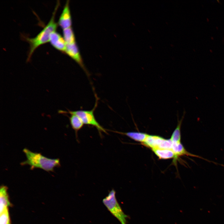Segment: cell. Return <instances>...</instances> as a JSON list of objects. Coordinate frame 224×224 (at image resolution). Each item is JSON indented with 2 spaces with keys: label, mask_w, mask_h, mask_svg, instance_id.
<instances>
[{
  "label": "cell",
  "mask_w": 224,
  "mask_h": 224,
  "mask_svg": "<svg viewBox=\"0 0 224 224\" xmlns=\"http://www.w3.org/2000/svg\"><path fill=\"white\" fill-rule=\"evenodd\" d=\"M23 151L26 157V160L21 163L22 166L28 165L30 169L40 168L48 172L54 171L55 167L60 166L59 159H51L47 158L40 153L35 152L25 148Z\"/></svg>",
  "instance_id": "1"
},
{
  "label": "cell",
  "mask_w": 224,
  "mask_h": 224,
  "mask_svg": "<svg viewBox=\"0 0 224 224\" xmlns=\"http://www.w3.org/2000/svg\"><path fill=\"white\" fill-rule=\"evenodd\" d=\"M59 5V2L57 3L48 23L35 37L32 38L28 37L25 38L26 40L30 45L27 61L30 60L32 55L38 47L49 42L51 34L56 31L58 24L55 21V16Z\"/></svg>",
  "instance_id": "2"
},
{
  "label": "cell",
  "mask_w": 224,
  "mask_h": 224,
  "mask_svg": "<svg viewBox=\"0 0 224 224\" xmlns=\"http://www.w3.org/2000/svg\"><path fill=\"white\" fill-rule=\"evenodd\" d=\"M97 100L94 107L91 110L71 111L68 110V111L59 110L58 113L63 114H69L76 115L81 119L84 124L95 127L99 131L100 135L102 132L107 134V133L106 130L97 122L94 114V111L97 105Z\"/></svg>",
  "instance_id": "3"
},
{
  "label": "cell",
  "mask_w": 224,
  "mask_h": 224,
  "mask_svg": "<svg viewBox=\"0 0 224 224\" xmlns=\"http://www.w3.org/2000/svg\"><path fill=\"white\" fill-rule=\"evenodd\" d=\"M115 191L112 189L108 195L102 200L103 203L112 214L115 217L121 224H126L128 216L123 211L115 196Z\"/></svg>",
  "instance_id": "4"
},
{
  "label": "cell",
  "mask_w": 224,
  "mask_h": 224,
  "mask_svg": "<svg viewBox=\"0 0 224 224\" xmlns=\"http://www.w3.org/2000/svg\"><path fill=\"white\" fill-rule=\"evenodd\" d=\"M65 53L74 60L84 70L87 75H89L88 72L83 63L76 42L67 44Z\"/></svg>",
  "instance_id": "5"
},
{
  "label": "cell",
  "mask_w": 224,
  "mask_h": 224,
  "mask_svg": "<svg viewBox=\"0 0 224 224\" xmlns=\"http://www.w3.org/2000/svg\"><path fill=\"white\" fill-rule=\"evenodd\" d=\"M69 3V1H67L64 7L58 22V24L63 30L71 27L72 25Z\"/></svg>",
  "instance_id": "6"
},
{
  "label": "cell",
  "mask_w": 224,
  "mask_h": 224,
  "mask_svg": "<svg viewBox=\"0 0 224 224\" xmlns=\"http://www.w3.org/2000/svg\"><path fill=\"white\" fill-rule=\"evenodd\" d=\"M49 42L55 49L62 52H65L67 44L63 37L56 31L51 34Z\"/></svg>",
  "instance_id": "7"
},
{
  "label": "cell",
  "mask_w": 224,
  "mask_h": 224,
  "mask_svg": "<svg viewBox=\"0 0 224 224\" xmlns=\"http://www.w3.org/2000/svg\"><path fill=\"white\" fill-rule=\"evenodd\" d=\"M12 206L8 193V187L2 185L0 188V212Z\"/></svg>",
  "instance_id": "8"
},
{
  "label": "cell",
  "mask_w": 224,
  "mask_h": 224,
  "mask_svg": "<svg viewBox=\"0 0 224 224\" xmlns=\"http://www.w3.org/2000/svg\"><path fill=\"white\" fill-rule=\"evenodd\" d=\"M163 139L159 136L149 134L142 144L152 149L157 148Z\"/></svg>",
  "instance_id": "9"
},
{
  "label": "cell",
  "mask_w": 224,
  "mask_h": 224,
  "mask_svg": "<svg viewBox=\"0 0 224 224\" xmlns=\"http://www.w3.org/2000/svg\"><path fill=\"white\" fill-rule=\"evenodd\" d=\"M115 133L126 135L135 141L143 143L149 134L145 133L137 132H122L111 131Z\"/></svg>",
  "instance_id": "10"
},
{
  "label": "cell",
  "mask_w": 224,
  "mask_h": 224,
  "mask_svg": "<svg viewBox=\"0 0 224 224\" xmlns=\"http://www.w3.org/2000/svg\"><path fill=\"white\" fill-rule=\"evenodd\" d=\"M155 154L160 159H168L175 158L173 152L170 149L158 148L152 149Z\"/></svg>",
  "instance_id": "11"
},
{
  "label": "cell",
  "mask_w": 224,
  "mask_h": 224,
  "mask_svg": "<svg viewBox=\"0 0 224 224\" xmlns=\"http://www.w3.org/2000/svg\"><path fill=\"white\" fill-rule=\"evenodd\" d=\"M69 117L70 123L72 128L75 131L76 135H77L79 130L83 127L84 124L81 119L77 116L70 114Z\"/></svg>",
  "instance_id": "12"
},
{
  "label": "cell",
  "mask_w": 224,
  "mask_h": 224,
  "mask_svg": "<svg viewBox=\"0 0 224 224\" xmlns=\"http://www.w3.org/2000/svg\"><path fill=\"white\" fill-rule=\"evenodd\" d=\"M185 113V111H184L183 115L181 119L180 120L178 119L177 126L173 132L170 138L173 142H181V127L182 121L184 117Z\"/></svg>",
  "instance_id": "13"
},
{
  "label": "cell",
  "mask_w": 224,
  "mask_h": 224,
  "mask_svg": "<svg viewBox=\"0 0 224 224\" xmlns=\"http://www.w3.org/2000/svg\"><path fill=\"white\" fill-rule=\"evenodd\" d=\"M63 34L67 44L76 42L75 35L72 27L63 30Z\"/></svg>",
  "instance_id": "14"
},
{
  "label": "cell",
  "mask_w": 224,
  "mask_h": 224,
  "mask_svg": "<svg viewBox=\"0 0 224 224\" xmlns=\"http://www.w3.org/2000/svg\"><path fill=\"white\" fill-rule=\"evenodd\" d=\"M0 224H12L9 208L0 212Z\"/></svg>",
  "instance_id": "15"
},
{
  "label": "cell",
  "mask_w": 224,
  "mask_h": 224,
  "mask_svg": "<svg viewBox=\"0 0 224 224\" xmlns=\"http://www.w3.org/2000/svg\"><path fill=\"white\" fill-rule=\"evenodd\" d=\"M172 144L173 142L170 139L164 138L157 148L171 150Z\"/></svg>",
  "instance_id": "16"
}]
</instances>
